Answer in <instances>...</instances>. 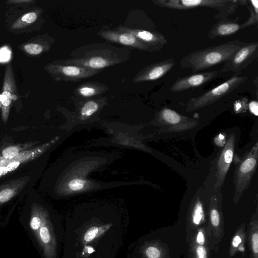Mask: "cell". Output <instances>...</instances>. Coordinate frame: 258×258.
<instances>
[{"label":"cell","instance_id":"obj_1","mask_svg":"<svg viewBox=\"0 0 258 258\" xmlns=\"http://www.w3.org/2000/svg\"><path fill=\"white\" fill-rule=\"evenodd\" d=\"M131 52L132 49L126 47H117L107 42L92 43L76 48L71 53V58L55 62L103 70L127 61Z\"/></svg>","mask_w":258,"mask_h":258},{"label":"cell","instance_id":"obj_2","mask_svg":"<svg viewBox=\"0 0 258 258\" xmlns=\"http://www.w3.org/2000/svg\"><path fill=\"white\" fill-rule=\"evenodd\" d=\"M243 43L235 39L192 52L181 59L180 67L193 74L210 68L230 59Z\"/></svg>","mask_w":258,"mask_h":258},{"label":"cell","instance_id":"obj_3","mask_svg":"<svg viewBox=\"0 0 258 258\" xmlns=\"http://www.w3.org/2000/svg\"><path fill=\"white\" fill-rule=\"evenodd\" d=\"M154 5L165 8L186 10L200 7L215 9V19L227 17L239 6H244L246 0H154Z\"/></svg>","mask_w":258,"mask_h":258},{"label":"cell","instance_id":"obj_4","mask_svg":"<svg viewBox=\"0 0 258 258\" xmlns=\"http://www.w3.org/2000/svg\"><path fill=\"white\" fill-rule=\"evenodd\" d=\"M240 74H234L230 78L211 89L200 96L189 100L188 104V109H197L210 105L240 86L248 80L247 76H240Z\"/></svg>","mask_w":258,"mask_h":258},{"label":"cell","instance_id":"obj_5","mask_svg":"<svg viewBox=\"0 0 258 258\" xmlns=\"http://www.w3.org/2000/svg\"><path fill=\"white\" fill-rule=\"evenodd\" d=\"M46 70L55 81L71 82H77L90 78L103 71L60 63L55 61L48 64Z\"/></svg>","mask_w":258,"mask_h":258},{"label":"cell","instance_id":"obj_6","mask_svg":"<svg viewBox=\"0 0 258 258\" xmlns=\"http://www.w3.org/2000/svg\"><path fill=\"white\" fill-rule=\"evenodd\" d=\"M59 139V137L56 136L47 143L25 150L12 158L0 157V177L14 171L22 164L38 158L57 142Z\"/></svg>","mask_w":258,"mask_h":258},{"label":"cell","instance_id":"obj_7","mask_svg":"<svg viewBox=\"0 0 258 258\" xmlns=\"http://www.w3.org/2000/svg\"><path fill=\"white\" fill-rule=\"evenodd\" d=\"M258 56V42L243 43L232 57L224 62L221 72L241 74Z\"/></svg>","mask_w":258,"mask_h":258},{"label":"cell","instance_id":"obj_8","mask_svg":"<svg viewBox=\"0 0 258 258\" xmlns=\"http://www.w3.org/2000/svg\"><path fill=\"white\" fill-rule=\"evenodd\" d=\"M98 35L104 40L129 48L152 52L153 51L135 36L128 32L118 30L116 28L103 27Z\"/></svg>","mask_w":258,"mask_h":258},{"label":"cell","instance_id":"obj_9","mask_svg":"<svg viewBox=\"0 0 258 258\" xmlns=\"http://www.w3.org/2000/svg\"><path fill=\"white\" fill-rule=\"evenodd\" d=\"M116 28L119 31L132 34L153 51L161 50L167 43L166 37L161 32L154 29L143 28L126 27L120 25Z\"/></svg>","mask_w":258,"mask_h":258},{"label":"cell","instance_id":"obj_10","mask_svg":"<svg viewBox=\"0 0 258 258\" xmlns=\"http://www.w3.org/2000/svg\"><path fill=\"white\" fill-rule=\"evenodd\" d=\"M221 73V71H207L180 77L172 84L170 90L175 93L196 88L216 79Z\"/></svg>","mask_w":258,"mask_h":258},{"label":"cell","instance_id":"obj_11","mask_svg":"<svg viewBox=\"0 0 258 258\" xmlns=\"http://www.w3.org/2000/svg\"><path fill=\"white\" fill-rule=\"evenodd\" d=\"M173 58L166 59L148 65L134 77L133 83H141L157 80L167 74L175 66Z\"/></svg>","mask_w":258,"mask_h":258},{"label":"cell","instance_id":"obj_12","mask_svg":"<svg viewBox=\"0 0 258 258\" xmlns=\"http://www.w3.org/2000/svg\"><path fill=\"white\" fill-rule=\"evenodd\" d=\"M16 85L13 70L11 65L7 66L4 79L2 99V118L4 123L8 121L10 108L13 100L16 99Z\"/></svg>","mask_w":258,"mask_h":258},{"label":"cell","instance_id":"obj_13","mask_svg":"<svg viewBox=\"0 0 258 258\" xmlns=\"http://www.w3.org/2000/svg\"><path fill=\"white\" fill-rule=\"evenodd\" d=\"M217 20L207 34L210 39L231 35L241 29V24L238 22V18L230 20L227 17H223Z\"/></svg>","mask_w":258,"mask_h":258},{"label":"cell","instance_id":"obj_14","mask_svg":"<svg viewBox=\"0 0 258 258\" xmlns=\"http://www.w3.org/2000/svg\"><path fill=\"white\" fill-rule=\"evenodd\" d=\"M108 90L109 87L104 83L90 81L77 86L73 91V95L75 97L86 100L99 96Z\"/></svg>","mask_w":258,"mask_h":258},{"label":"cell","instance_id":"obj_15","mask_svg":"<svg viewBox=\"0 0 258 258\" xmlns=\"http://www.w3.org/2000/svg\"><path fill=\"white\" fill-rule=\"evenodd\" d=\"M29 180L28 176L22 177L0 185V206L8 202L19 194Z\"/></svg>","mask_w":258,"mask_h":258},{"label":"cell","instance_id":"obj_16","mask_svg":"<svg viewBox=\"0 0 258 258\" xmlns=\"http://www.w3.org/2000/svg\"><path fill=\"white\" fill-rule=\"evenodd\" d=\"M106 102L107 98L100 95L83 102L79 112L81 119H87L95 114Z\"/></svg>","mask_w":258,"mask_h":258},{"label":"cell","instance_id":"obj_17","mask_svg":"<svg viewBox=\"0 0 258 258\" xmlns=\"http://www.w3.org/2000/svg\"><path fill=\"white\" fill-rule=\"evenodd\" d=\"M36 235L44 248L45 254L48 256L49 253L48 244L51 241V235L48 225L47 224L46 213L44 210L43 212L42 221L41 226Z\"/></svg>","mask_w":258,"mask_h":258},{"label":"cell","instance_id":"obj_18","mask_svg":"<svg viewBox=\"0 0 258 258\" xmlns=\"http://www.w3.org/2000/svg\"><path fill=\"white\" fill-rule=\"evenodd\" d=\"M37 142L31 141L23 144L7 147L3 150L2 157L5 158H12L20 153L32 148Z\"/></svg>","mask_w":258,"mask_h":258},{"label":"cell","instance_id":"obj_19","mask_svg":"<svg viewBox=\"0 0 258 258\" xmlns=\"http://www.w3.org/2000/svg\"><path fill=\"white\" fill-rule=\"evenodd\" d=\"M250 15L247 20L241 24V29L257 25L258 23V1L246 0L245 5Z\"/></svg>","mask_w":258,"mask_h":258},{"label":"cell","instance_id":"obj_20","mask_svg":"<svg viewBox=\"0 0 258 258\" xmlns=\"http://www.w3.org/2000/svg\"><path fill=\"white\" fill-rule=\"evenodd\" d=\"M160 115L164 120L171 124L178 123L181 119V116L177 112L166 108L160 111Z\"/></svg>","mask_w":258,"mask_h":258},{"label":"cell","instance_id":"obj_21","mask_svg":"<svg viewBox=\"0 0 258 258\" xmlns=\"http://www.w3.org/2000/svg\"><path fill=\"white\" fill-rule=\"evenodd\" d=\"M86 183L87 181L85 179L76 178L70 181L68 187L73 191H80L85 187Z\"/></svg>","mask_w":258,"mask_h":258},{"label":"cell","instance_id":"obj_22","mask_svg":"<svg viewBox=\"0 0 258 258\" xmlns=\"http://www.w3.org/2000/svg\"><path fill=\"white\" fill-rule=\"evenodd\" d=\"M25 50L30 54H39L44 50V47L37 43H29L25 45Z\"/></svg>","mask_w":258,"mask_h":258},{"label":"cell","instance_id":"obj_23","mask_svg":"<svg viewBox=\"0 0 258 258\" xmlns=\"http://www.w3.org/2000/svg\"><path fill=\"white\" fill-rule=\"evenodd\" d=\"M256 161L253 158H249L241 165L240 170L242 173H246L252 170L255 166Z\"/></svg>","mask_w":258,"mask_h":258},{"label":"cell","instance_id":"obj_24","mask_svg":"<svg viewBox=\"0 0 258 258\" xmlns=\"http://www.w3.org/2000/svg\"><path fill=\"white\" fill-rule=\"evenodd\" d=\"M203 211L202 205L199 202L196 205L193 216V221L195 224H199L203 216Z\"/></svg>","mask_w":258,"mask_h":258},{"label":"cell","instance_id":"obj_25","mask_svg":"<svg viewBox=\"0 0 258 258\" xmlns=\"http://www.w3.org/2000/svg\"><path fill=\"white\" fill-rule=\"evenodd\" d=\"M12 52L9 48L4 46L0 49V62H7L11 57Z\"/></svg>","mask_w":258,"mask_h":258},{"label":"cell","instance_id":"obj_26","mask_svg":"<svg viewBox=\"0 0 258 258\" xmlns=\"http://www.w3.org/2000/svg\"><path fill=\"white\" fill-rule=\"evenodd\" d=\"M247 103V98H243L236 100L234 104V109L236 112H239L243 110L246 107Z\"/></svg>","mask_w":258,"mask_h":258},{"label":"cell","instance_id":"obj_27","mask_svg":"<svg viewBox=\"0 0 258 258\" xmlns=\"http://www.w3.org/2000/svg\"><path fill=\"white\" fill-rule=\"evenodd\" d=\"M37 18V15L35 12H30L24 14L21 18V21L28 24L35 21Z\"/></svg>","mask_w":258,"mask_h":258},{"label":"cell","instance_id":"obj_28","mask_svg":"<svg viewBox=\"0 0 258 258\" xmlns=\"http://www.w3.org/2000/svg\"><path fill=\"white\" fill-rule=\"evenodd\" d=\"M98 231V228L96 227L90 228L85 233L84 235V240L86 241H90L93 240L96 236Z\"/></svg>","mask_w":258,"mask_h":258},{"label":"cell","instance_id":"obj_29","mask_svg":"<svg viewBox=\"0 0 258 258\" xmlns=\"http://www.w3.org/2000/svg\"><path fill=\"white\" fill-rule=\"evenodd\" d=\"M147 256L149 258H159L160 256L159 250L155 247H149L146 250Z\"/></svg>","mask_w":258,"mask_h":258},{"label":"cell","instance_id":"obj_30","mask_svg":"<svg viewBox=\"0 0 258 258\" xmlns=\"http://www.w3.org/2000/svg\"><path fill=\"white\" fill-rule=\"evenodd\" d=\"M211 219L213 225L217 226L219 224L220 217L218 211L215 210H212L211 212Z\"/></svg>","mask_w":258,"mask_h":258},{"label":"cell","instance_id":"obj_31","mask_svg":"<svg viewBox=\"0 0 258 258\" xmlns=\"http://www.w3.org/2000/svg\"><path fill=\"white\" fill-rule=\"evenodd\" d=\"M249 109L250 112L257 116L258 114V103L257 101L252 100L248 104Z\"/></svg>","mask_w":258,"mask_h":258},{"label":"cell","instance_id":"obj_32","mask_svg":"<svg viewBox=\"0 0 258 258\" xmlns=\"http://www.w3.org/2000/svg\"><path fill=\"white\" fill-rule=\"evenodd\" d=\"M252 249L255 254L258 252V234L255 233L252 236Z\"/></svg>","mask_w":258,"mask_h":258},{"label":"cell","instance_id":"obj_33","mask_svg":"<svg viewBox=\"0 0 258 258\" xmlns=\"http://www.w3.org/2000/svg\"><path fill=\"white\" fill-rule=\"evenodd\" d=\"M233 152L232 149H228L225 151L224 158L225 162L226 163L230 164L233 158Z\"/></svg>","mask_w":258,"mask_h":258},{"label":"cell","instance_id":"obj_34","mask_svg":"<svg viewBox=\"0 0 258 258\" xmlns=\"http://www.w3.org/2000/svg\"><path fill=\"white\" fill-rule=\"evenodd\" d=\"M197 254L199 258H206L207 252L206 249L203 246H199L197 249Z\"/></svg>","mask_w":258,"mask_h":258},{"label":"cell","instance_id":"obj_35","mask_svg":"<svg viewBox=\"0 0 258 258\" xmlns=\"http://www.w3.org/2000/svg\"><path fill=\"white\" fill-rule=\"evenodd\" d=\"M197 241L200 245H203L204 243V237L203 233L201 231H200L198 234Z\"/></svg>","mask_w":258,"mask_h":258},{"label":"cell","instance_id":"obj_36","mask_svg":"<svg viewBox=\"0 0 258 258\" xmlns=\"http://www.w3.org/2000/svg\"><path fill=\"white\" fill-rule=\"evenodd\" d=\"M241 242V239L240 237L239 236L236 235L233 238L232 244L234 246L237 247Z\"/></svg>","mask_w":258,"mask_h":258},{"label":"cell","instance_id":"obj_37","mask_svg":"<svg viewBox=\"0 0 258 258\" xmlns=\"http://www.w3.org/2000/svg\"><path fill=\"white\" fill-rule=\"evenodd\" d=\"M31 2V1H26V0H24V1H9V3H28V2Z\"/></svg>","mask_w":258,"mask_h":258},{"label":"cell","instance_id":"obj_38","mask_svg":"<svg viewBox=\"0 0 258 258\" xmlns=\"http://www.w3.org/2000/svg\"><path fill=\"white\" fill-rule=\"evenodd\" d=\"M94 251V249L92 247H88V252L90 253Z\"/></svg>","mask_w":258,"mask_h":258},{"label":"cell","instance_id":"obj_39","mask_svg":"<svg viewBox=\"0 0 258 258\" xmlns=\"http://www.w3.org/2000/svg\"><path fill=\"white\" fill-rule=\"evenodd\" d=\"M2 99H1V95L0 94V108L2 107Z\"/></svg>","mask_w":258,"mask_h":258}]
</instances>
